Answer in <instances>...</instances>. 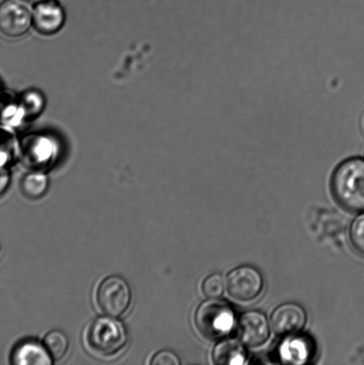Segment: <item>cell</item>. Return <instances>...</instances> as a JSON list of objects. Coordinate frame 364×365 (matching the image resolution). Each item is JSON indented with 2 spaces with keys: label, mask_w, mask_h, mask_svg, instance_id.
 Returning a JSON list of instances; mask_svg holds the SVG:
<instances>
[{
  "label": "cell",
  "mask_w": 364,
  "mask_h": 365,
  "mask_svg": "<svg viewBox=\"0 0 364 365\" xmlns=\"http://www.w3.org/2000/svg\"><path fill=\"white\" fill-rule=\"evenodd\" d=\"M337 202L351 212H364V159L345 160L335 170L331 181Z\"/></svg>",
  "instance_id": "6da1fadb"
},
{
  "label": "cell",
  "mask_w": 364,
  "mask_h": 365,
  "mask_svg": "<svg viewBox=\"0 0 364 365\" xmlns=\"http://www.w3.org/2000/svg\"><path fill=\"white\" fill-rule=\"evenodd\" d=\"M196 327L205 338L222 339L229 336L236 327V317L229 303L219 299H209L196 310Z\"/></svg>",
  "instance_id": "7a4b0ae2"
},
{
  "label": "cell",
  "mask_w": 364,
  "mask_h": 365,
  "mask_svg": "<svg viewBox=\"0 0 364 365\" xmlns=\"http://www.w3.org/2000/svg\"><path fill=\"white\" fill-rule=\"evenodd\" d=\"M87 341L93 351L103 356H112L126 346L127 331L120 321L99 317L90 324Z\"/></svg>",
  "instance_id": "3957f363"
},
{
  "label": "cell",
  "mask_w": 364,
  "mask_h": 365,
  "mask_svg": "<svg viewBox=\"0 0 364 365\" xmlns=\"http://www.w3.org/2000/svg\"><path fill=\"white\" fill-rule=\"evenodd\" d=\"M131 297L128 282L119 277L105 279L98 291L100 309L112 317H119L126 313L131 303Z\"/></svg>",
  "instance_id": "277c9868"
},
{
  "label": "cell",
  "mask_w": 364,
  "mask_h": 365,
  "mask_svg": "<svg viewBox=\"0 0 364 365\" xmlns=\"http://www.w3.org/2000/svg\"><path fill=\"white\" fill-rule=\"evenodd\" d=\"M227 292L239 302H249L258 298L263 291L261 273L251 266H241L231 271L227 278Z\"/></svg>",
  "instance_id": "5b68a950"
},
{
  "label": "cell",
  "mask_w": 364,
  "mask_h": 365,
  "mask_svg": "<svg viewBox=\"0 0 364 365\" xmlns=\"http://www.w3.org/2000/svg\"><path fill=\"white\" fill-rule=\"evenodd\" d=\"M31 23V10L24 0H3L0 3V34L5 37H21Z\"/></svg>",
  "instance_id": "8992f818"
},
{
  "label": "cell",
  "mask_w": 364,
  "mask_h": 365,
  "mask_svg": "<svg viewBox=\"0 0 364 365\" xmlns=\"http://www.w3.org/2000/svg\"><path fill=\"white\" fill-rule=\"evenodd\" d=\"M237 332L244 345L256 348L269 339L270 325L263 313L256 310L247 311L239 318Z\"/></svg>",
  "instance_id": "52a82bcc"
},
{
  "label": "cell",
  "mask_w": 364,
  "mask_h": 365,
  "mask_svg": "<svg viewBox=\"0 0 364 365\" xmlns=\"http://www.w3.org/2000/svg\"><path fill=\"white\" fill-rule=\"evenodd\" d=\"M306 313L298 304L284 303L276 307L271 316V325L278 335L288 336L299 334L305 327Z\"/></svg>",
  "instance_id": "ba28073f"
},
{
  "label": "cell",
  "mask_w": 364,
  "mask_h": 365,
  "mask_svg": "<svg viewBox=\"0 0 364 365\" xmlns=\"http://www.w3.org/2000/svg\"><path fill=\"white\" fill-rule=\"evenodd\" d=\"M278 348V357L286 364H305L315 355V343L308 336L299 334L285 336Z\"/></svg>",
  "instance_id": "9c48e42d"
},
{
  "label": "cell",
  "mask_w": 364,
  "mask_h": 365,
  "mask_svg": "<svg viewBox=\"0 0 364 365\" xmlns=\"http://www.w3.org/2000/svg\"><path fill=\"white\" fill-rule=\"evenodd\" d=\"M36 30L44 35H52L63 27L64 12L56 0H42L32 13Z\"/></svg>",
  "instance_id": "30bf717a"
},
{
  "label": "cell",
  "mask_w": 364,
  "mask_h": 365,
  "mask_svg": "<svg viewBox=\"0 0 364 365\" xmlns=\"http://www.w3.org/2000/svg\"><path fill=\"white\" fill-rule=\"evenodd\" d=\"M247 359L244 344L234 339H222L212 352L213 362L219 365L244 364Z\"/></svg>",
  "instance_id": "8fae6325"
},
{
  "label": "cell",
  "mask_w": 364,
  "mask_h": 365,
  "mask_svg": "<svg viewBox=\"0 0 364 365\" xmlns=\"http://www.w3.org/2000/svg\"><path fill=\"white\" fill-rule=\"evenodd\" d=\"M12 364L17 365H50L52 357L44 345L36 341L21 343L13 353Z\"/></svg>",
  "instance_id": "7c38bea8"
},
{
  "label": "cell",
  "mask_w": 364,
  "mask_h": 365,
  "mask_svg": "<svg viewBox=\"0 0 364 365\" xmlns=\"http://www.w3.org/2000/svg\"><path fill=\"white\" fill-rule=\"evenodd\" d=\"M21 190L28 198L37 199L44 195L48 187V180L41 173H28L21 181Z\"/></svg>",
  "instance_id": "4fadbf2b"
},
{
  "label": "cell",
  "mask_w": 364,
  "mask_h": 365,
  "mask_svg": "<svg viewBox=\"0 0 364 365\" xmlns=\"http://www.w3.org/2000/svg\"><path fill=\"white\" fill-rule=\"evenodd\" d=\"M44 346L53 360L63 359L69 349V341L66 335L60 331H52L44 339Z\"/></svg>",
  "instance_id": "5bb4252c"
},
{
  "label": "cell",
  "mask_w": 364,
  "mask_h": 365,
  "mask_svg": "<svg viewBox=\"0 0 364 365\" xmlns=\"http://www.w3.org/2000/svg\"><path fill=\"white\" fill-rule=\"evenodd\" d=\"M31 145H25L24 155L28 163L33 166H41L48 162L51 156L52 150L46 139H38L34 145L33 140L30 142Z\"/></svg>",
  "instance_id": "9a60e30c"
},
{
  "label": "cell",
  "mask_w": 364,
  "mask_h": 365,
  "mask_svg": "<svg viewBox=\"0 0 364 365\" xmlns=\"http://www.w3.org/2000/svg\"><path fill=\"white\" fill-rule=\"evenodd\" d=\"M349 239L355 252L364 257V212L353 221L349 231Z\"/></svg>",
  "instance_id": "2e32d148"
},
{
  "label": "cell",
  "mask_w": 364,
  "mask_h": 365,
  "mask_svg": "<svg viewBox=\"0 0 364 365\" xmlns=\"http://www.w3.org/2000/svg\"><path fill=\"white\" fill-rule=\"evenodd\" d=\"M227 282H224L222 275L220 274H212L209 275L203 282L202 292L207 298L219 299L223 295Z\"/></svg>",
  "instance_id": "e0dca14e"
},
{
  "label": "cell",
  "mask_w": 364,
  "mask_h": 365,
  "mask_svg": "<svg viewBox=\"0 0 364 365\" xmlns=\"http://www.w3.org/2000/svg\"><path fill=\"white\" fill-rule=\"evenodd\" d=\"M152 365H180V361L176 354L169 351V350H164L157 353L152 357L151 361Z\"/></svg>",
  "instance_id": "ac0fdd59"
},
{
  "label": "cell",
  "mask_w": 364,
  "mask_h": 365,
  "mask_svg": "<svg viewBox=\"0 0 364 365\" xmlns=\"http://www.w3.org/2000/svg\"><path fill=\"white\" fill-rule=\"evenodd\" d=\"M10 182V175L5 165L0 164V196L6 191Z\"/></svg>",
  "instance_id": "d6986e66"
},
{
  "label": "cell",
  "mask_w": 364,
  "mask_h": 365,
  "mask_svg": "<svg viewBox=\"0 0 364 365\" xmlns=\"http://www.w3.org/2000/svg\"><path fill=\"white\" fill-rule=\"evenodd\" d=\"M26 1H28V2H41L42 1V0H26Z\"/></svg>",
  "instance_id": "ffe728a7"
}]
</instances>
